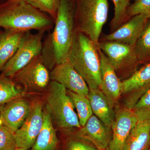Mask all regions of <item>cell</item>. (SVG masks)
I'll return each mask as SVG.
<instances>
[{
  "instance_id": "cb8c5ba5",
  "label": "cell",
  "mask_w": 150,
  "mask_h": 150,
  "mask_svg": "<svg viewBox=\"0 0 150 150\" xmlns=\"http://www.w3.org/2000/svg\"><path fill=\"white\" fill-rule=\"evenodd\" d=\"M114 5V14L110 23L113 31L125 23L126 12L131 0H112Z\"/></svg>"
},
{
  "instance_id": "2e32d148",
  "label": "cell",
  "mask_w": 150,
  "mask_h": 150,
  "mask_svg": "<svg viewBox=\"0 0 150 150\" xmlns=\"http://www.w3.org/2000/svg\"><path fill=\"white\" fill-rule=\"evenodd\" d=\"M149 18L143 14L132 17L117 29L105 35L101 41H114L134 47Z\"/></svg>"
},
{
  "instance_id": "277c9868",
  "label": "cell",
  "mask_w": 150,
  "mask_h": 150,
  "mask_svg": "<svg viewBox=\"0 0 150 150\" xmlns=\"http://www.w3.org/2000/svg\"><path fill=\"white\" fill-rule=\"evenodd\" d=\"M46 91L45 108L58 128L67 133L80 129L81 126L75 111L74 105L67 89L57 82L51 81Z\"/></svg>"
},
{
  "instance_id": "7402d4cb",
  "label": "cell",
  "mask_w": 150,
  "mask_h": 150,
  "mask_svg": "<svg viewBox=\"0 0 150 150\" xmlns=\"http://www.w3.org/2000/svg\"><path fill=\"white\" fill-rule=\"evenodd\" d=\"M25 93L16 85L11 78L0 76V106L15 98L24 96Z\"/></svg>"
},
{
  "instance_id": "d6a6232c",
  "label": "cell",
  "mask_w": 150,
  "mask_h": 150,
  "mask_svg": "<svg viewBox=\"0 0 150 150\" xmlns=\"http://www.w3.org/2000/svg\"><path fill=\"white\" fill-rule=\"evenodd\" d=\"M105 150H108V148L107 149Z\"/></svg>"
},
{
  "instance_id": "603a6c76",
  "label": "cell",
  "mask_w": 150,
  "mask_h": 150,
  "mask_svg": "<svg viewBox=\"0 0 150 150\" xmlns=\"http://www.w3.org/2000/svg\"><path fill=\"white\" fill-rule=\"evenodd\" d=\"M67 91L76 109L80 124L81 127H83L93 115L89 100L85 96L75 93L67 90Z\"/></svg>"
},
{
  "instance_id": "9c48e42d",
  "label": "cell",
  "mask_w": 150,
  "mask_h": 150,
  "mask_svg": "<svg viewBox=\"0 0 150 150\" xmlns=\"http://www.w3.org/2000/svg\"><path fill=\"white\" fill-rule=\"evenodd\" d=\"M43 109L42 100H35L30 103L28 116L14 134L16 148L28 150L32 147L43 126Z\"/></svg>"
},
{
  "instance_id": "83f0119b",
  "label": "cell",
  "mask_w": 150,
  "mask_h": 150,
  "mask_svg": "<svg viewBox=\"0 0 150 150\" xmlns=\"http://www.w3.org/2000/svg\"><path fill=\"white\" fill-rule=\"evenodd\" d=\"M16 148L13 133L0 124V150H14Z\"/></svg>"
},
{
  "instance_id": "8992f818",
  "label": "cell",
  "mask_w": 150,
  "mask_h": 150,
  "mask_svg": "<svg viewBox=\"0 0 150 150\" xmlns=\"http://www.w3.org/2000/svg\"><path fill=\"white\" fill-rule=\"evenodd\" d=\"M44 32L26 33L16 52L3 68L1 74L12 79L19 71L41 55Z\"/></svg>"
},
{
  "instance_id": "52a82bcc",
  "label": "cell",
  "mask_w": 150,
  "mask_h": 150,
  "mask_svg": "<svg viewBox=\"0 0 150 150\" xmlns=\"http://www.w3.org/2000/svg\"><path fill=\"white\" fill-rule=\"evenodd\" d=\"M41 55L19 71L12 79L23 91L40 93L46 91L51 81V75Z\"/></svg>"
},
{
  "instance_id": "9a60e30c",
  "label": "cell",
  "mask_w": 150,
  "mask_h": 150,
  "mask_svg": "<svg viewBox=\"0 0 150 150\" xmlns=\"http://www.w3.org/2000/svg\"><path fill=\"white\" fill-rule=\"evenodd\" d=\"M138 119L132 109L124 107L115 112V118L111 126L112 138L108 150H122L124 143Z\"/></svg>"
},
{
  "instance_id": "836d02e7",
  "label": "cell",
  "mask_w": 150,
  "mask_h": 150,
  "mask_svg": "<svg viewBox=\"0 0 150 150\" xmlns=\"http://www.w3.org/2000/svg\"><path fill=\"white\" fill-rule=\"evenodd\" d=\"M0 124H1V121H0Z\"/></svg>"
},
{
  "instance_id": "7c38bea8",
  "label": "cell",
  "mask_w": 150,
  "mask_h": 150,
  "mask_svg": "<svg viewBox=\"0 0 150 150\" xmlns=\"http://www.w3.org/2000/svg\"><path fill=\"white\" fill-rule=\"evenodd\" d=\"M51 81L62 85L67 90L87 96L89 89L82 77L68 59L56 65L50 73Z\"/></svg>"
},
{
  "instance_id": "6da1fadb",
  "label": "cell",
  "mask_w": 150,
  "mask_h": 150,
  "mask_svg": "<svg viewBox=\"0 0 150 150\" xmlns=\"http://www.w3.org/2000/svg\"><path fill=\"white\" fill-rule=\"evenodd\" d=\"M75 31L74 0H61L54 30L43 44L41 56L49 69L67 61Z\"/></svg>"
},
{
  "instance_id": "7a4b0ae2",
  "label": "cell",
  "mask_w": 150,
  "mask_h": 150,
  "mask_svg": "<svg viewBox=\"0 0 150 150\" xmlns=\"http://www.w3.org/2000/svg\"><path fill=\"white\" fill-rule=\"evenodd\" d=\"M68 59L89 89L100 88L101 78L98 46L87 36L75 30Z\"/></svg>"
},
{
  "instance_id": "4316f807",
  "label": "cell",
  "mask_w": 150,
  "mask_h": 150,
  "mask_svg": "<svg viewBox=\"0 0 150 150\" xmlns=\"http://www.w3.org/2000/svg\"><path fill=\"white\" fill-rule=\"evenodd\" d=\"M143 14L150 18V0H135L126 12V21L137 15Z\"/></svg>"
},
{
  "instance_id": "4fadbf2b",
  "label": "cell",
  "mask_w": 150,
  "mask_h": 150,
  "mask_svg": "<svg viewBox=\"0 0 150 150\" xmlns=\"http://www.w3.org/2000/svg\"><path fill=\"white\" fill-rule=\"evenodd\" d=\"M30 103L18 98L0 106L1 124L14 134L22 126L30 110Z\"/></svg>"
},
{
  "instance_id": "e0dca14e",
  "label": "cell",
  "mask_w": 150,
  "mask_h": 150,
  "mask_svg": "<svg viewBox=\"0 0 150 150\" xmlns=\"http://www.w3.org/2000/svg\"><path fill=\"white\" fill-rule=\"evenodd\" d=\"M93 113L107 127L111 128L115 120V112L109 105L106 96L100 89H89L87 96Z\"/></svg>"
},
{
  "instance_id": "d4e9b609",
  "label": "cell",
  "mask_w": 150,
  "mask_h": 150,
  "mask_svg": "<svg viewBox=\"0 0 150 150\" xmlns=\"http://www.w3.org/2000/svg\"><path fill=\"white\" fill-rule=\"evenodd\" d=\"M131 109L138 121H150V89L141 97Z\"/></svg>"
},
{
  "instance_id": "ba28073f",
  "label": "cell",
  "mask_w": 150,
  "mask_h": 150,
  "mask_svg": "<svg viewBox=\"0 0 150 150\" xmlns=\"http://www.w3.org/2000/svg\"><path fill=\"white\" fill-rule=\"evenodd\" d=\"M98 48L106 56L117 73H134L139 64L134 47L114 42L99 41Z\"/></svg>"
},
{
  "instance_id": "1f68e13d",
  "label": "cell",
  "mask_w": 150,
  "mask_h": 150,
  "mask_svg": "<svg viewBox=\"0 0 150 150\" xmlns=\"http://www.w3.org/2000/svg\"><path fill=\"white\" fill-rule=\"evenodd\" d=\"M150 150V147L149 149V150Z\"/></svg>"
},
{
  "instance_id": "30bf717a",
  "label": "cell",
  "mask_w": 150,
  "mask_h": 150,
  "mask_svg": "<svg viewBox=\"0 0 150 150\" xmlns=\"http://www.w3.org/2000/svg\"><path fill=\"white\" fill-rule=\"evenodd\" d=\"M122 84L125 107L131 109L150 89V62L122 81Z\"/></svg>"
},
{
  "instance_id": "ac0fdd59",
  "label": "cell",
  "mask_w": 150,
  "mask_h": 150,
  "mask_svg": "<svg viewBox=\"0 0 150 150\" xmlns=\"http://www.w3.org/2000/svg\"><path fill=\"white\" fill-rule=\"evenodd\" d=\"M60 141L53 121L46 108L43 109V126L30 150H58Z\"/></svg>"
},
{
  "instance_id": "5b68a950",
  "label": "cell",
  "mask_w": 150,
  "mask_h": 150,
  "mask_svg": "<svg viewBox=\"0 0 150 150\" xmlns=\"http://www.w3.org/2000/svg\"><path fill=\"white\" fill-rule=\"evenodd\" d=\"M108 8V0H76L75 30L84 34L98 46Z\"/></svg>"
},
{
  "instance_id": "5bb4252c",
  "label": "cell",
  "mask_w": 150,
  "mask_h": 150,
  "mask_svg": "<svg viewBox=\"0 0 150 150\" xmlns=\"http://www.w3.org/2000/svg\"><path fill=\"white\" fill-rule=\"evenodd\" d=\"M75 136L90 142L98 150H105L111 141L112 131L96 115H92Z\"/></svg>"
},
{
  "instance_id": "8fae6325",
  "label": "cell",
  "mask_w": 150,
  "mask_h": 150,
  "mask_svg": "<svg viewBox=\"0 0 150 150\" xmlns=\"http://www.w3.org/2000/svg\"><path fill=\"white\" fill-rule=\"evenodd\" d=\"M98 52L100 58L101 78L100 89L106 96L110 107L113 108L122 95V81L120 80L107 57L99 48Z\"/></svg>"
},
{
  "instance_id": "44dd1931",
  "label": "cell",
  "mask_w": 150,
  "mask_h": 150,
  "mask_svg": "<svg viewBox=\"0 0 150 150\" xmlns=\"http://www.w3.org/2000/svg\"><path fill=\"white\" fill-rule=\"evenodd\" d=\"M134 48L140 64H146L150 63V18L146 22Z\"/></svg>"
},
{
  "instance_id": "4dcf8cb0",
  "label": "cell",
  "mask_w": 150,
  "mask_h": 150,
  "mask_svg": "<svg viewBox=\"0 0 150 150\" xmlns=\"http://www.w3.org/2000/svg\"><path fill=\"white\" fill-rule=\"evenodd\" d=\"M14 150H26L25 149H22V148H16Z\"/></svg>"
},
{
  "instance_id": "f1b7e54d",
  "label": "cell",
  "mask_w": 150,
  "mask_h": 150,
  "mask_svg": "<svg viewBox=\"0 0 150 150\" xmlns=\"http://www.w3.org/2000/svg\"><path fill=\"white\" fill-rule=\"evenodd\" d=\"M64 150H98L88 141L74 136L68 139L65 143Z\"/></svg>"
},
{
  "instance_id": "484cf974",
  "label": "cell",
  "mask_w": 150,
  "mask_h": 150,
  "mask_svg": "<svg viewBox=\"0 0 150 150\" xmlns=\"http://www.w3.org/2000/svg\"><path fill=\"white\" fill-rule=\"evenodd\" d=\"M35 8L48 14L55 21L61 0H25Z\"/></svg>"
},
{
  "instance_id": "ffe728a7",
  "label": "cell",
  "mask_w": 150,
  "mask_h": 150,
  "mask_svg": "<svg viewBox=\"0 0 150 150\" xmlns=\"http://www.w3.org/2000/svg\"><path fill=\"white\" fill-rule=\"evenodd\" d=\"M27 32L6 30L0 35V71L15 54Z\"/></svg>"
},
{
  "instance_id": "3957f363",
  "label": "cell",
  "mask_w": 150,
  "mask_h": 150,
  "mask_svg": "<svg viewBox=\"0 0 150 150\" xmlns=\"http://www.w3.org/2000/svg\"><path fill=\"white\" fill-rule=\"evenodd\" d=\"M0 13V27L8 30L45 31L53 26L52 19L25 1L16 3Z\"/></svg>"
},
{
  "instance_id": "d6986e66",
  "label": "cell",
  "mask_w": 150,
  "mask_h": 150,
  "mask_svg": "<svg viewBox=\"0 0 150 150\" xmlns=\"http://www.w3.org/2000/svg\"><path fill=\"white\" fill-rule=\"evenodd\" d=\"M150 147V121H138L131 130L122 150H148Z\"/></svg>"
},
{
  "instance_id": "f546056e",
  "label": "cell",
  "mask_w": 150,
  "mask_h": 150,
  "mask_svg": "<svg viewBox=\"0 0 150 150\" xmlns=\"http://www.w3.org/2000/svg\"><path fill=\"white\" fill-rule=\"evenodd\" d=\"M12 3H16L22 1H25V0H10Z\"/></svg>"
}]
</instances>
